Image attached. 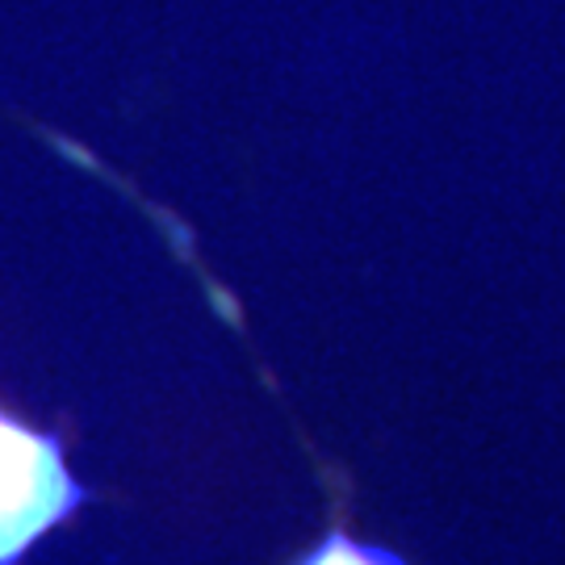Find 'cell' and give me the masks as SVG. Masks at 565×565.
<instances>
[{
	"instance_id": "1",
	"label": "cell",
	"mask_w": 565,
	"mask_h": 565,
	"mask_svg": "<svg viewBox=\"0 0 565 565\" xmlns=\"http://www.w3.org/2000/svg\"><path fill=\"white\" fill-rule=\"evenodd\" d=\"M84 503L88 490L72 478L60 440L0 411V565H21L34 541Z\"/></svg>"
},
{
	"instance_id": "2",
	"label": "cell",
	"mask_w": 565,
	"mask_h": 565,
	"mask_svg": "<svg viewBox=\"0 0 565 565\" xmlns=\"http://www.w3.org/2000/svg\"><path fill=\"white\" fill-rule=\"evenodd\" d=\"M294 565H406V562L398 553H390V548L361 545V541H352L343 532H331L323 545H315L302 562Z\"/></svg>"
}]
</instances>
